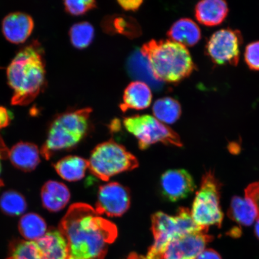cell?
Listing matches in <instances>:
<instances>
[{"label":"cell","instance_id":"e575fe53","mask_svg":"<svg viewBox=\"0 0 259 259\" xmlns=\"http://www.w3.org/2000/svg\"><path fill=\"white\" fill-rule=\"evenodd\" d=\"M254 234L259 240V219L257 220L254 227Z\"/></svg>","mask_w":259,"mask_h":259},{"label":"cell","instance_id":"484cf974","mask_svg":"<svg viewBox=\"0 0 259 259\" xmlns=\"http://www.w3.org/2000/svg\"><path fill=\"white\" fill-rule=\"evenodd\" d=\"M128 69L129 72L135 77L150 82L152 85L159 86V81L154 78L147 60L141 53L132 55L128 61Z\"/></svg>","mask_w":259,"mask_h":259},{"label":"cell","instance_id":"6da1fadb","mask_svg":"<svg viewBox=\"0 0 259 259\" xmlns=\"http://www.w3.org/2000/svg\"><path fill=\"white\" fill-rule=\"evenodd\" d=\"M58 229L67 242L68 259H105L118 235L115 225L83 203L70 206Z\"/></svg>","mask_w":259,"mask_h":259},{"label":"cell","instance_id":"d6a6232c","mask_svg":"<svg viewBox=\"0 0 259 259\" xmlns=\"http://www.w3.org/2000/svg\"><path fill=\"white\" fill-rule=\"evenodd\" d=\"M9 151L8 148L6 147V145L3 142L2 138L0 137V187H2L4 185L3 184V181L1 179V173H2V165L1 160L2 158H5L9 157Z\"/></svg>","mask_w":259,"mask_h":259},{"label":"cell","instance_id":"44dd1931","mask_svg":"<svg viewBox=\"0 0 259 259\" xmlns=\"http://www.w3.org/2000/svg\"><path fill=\"white\" fill-rule=\"evenodd\" d=\"M19 231L27 241L38 240L47 232L45 220L37 213H28L22 217L19 222Z\"/></svg>","mask_w":259,"mask_h":259},{"label":"cell","instance_id":"d4e9b609","mask_svg":"<svg viewBox=\"0 0 259 259\" xmlns=\"http://www.w3.org/2000/svg\"><path fill=\"white\" fill-rule=\"evenodd\" d=\"M27 208L25 197L16 191H6L0 197V209L6 215L12 217L21 215Z\"/></svg>","mask_w":259,"mask_h":259},{"label":"cell","instance_id":"4316f807","mask_svg":"<svg viewBox=\"0 0 259 259\" xmlns=\"http://www.w3.org/2000/svg\"><path fill=\"white\" fill-rule=\"evenodd\" d=\"M69 35L73 47L82 50L92 44L95 36V30L89 22H79L70 28Z\"/></svg>","mask_w":259,"mask_h":259},{"label":"cell","instance_id":"7a4b0ae2","mask_svg":"<svg viewBox=\"0 0 259 259\" xmlns=\"http://www.w3.org/2000/svg\"><path fill=\"white\" fill-rule=\"evenodd\" d=\"M7 76L14 90L12 105L26 106L34 101L46 83L44 51L39 42L32 41L19 51L8 68Z\"/></svg>","mask_w":259,"mask_h":259},{"label":"cell","instance_id":"30bf717a","mask_svg":"<svg viewBox=\"0 0 259 259\" xmlns=\"http://www.w3.org/2000/svg\"><path fill=\"white\" fill-rule=\"evenodd\" d=\"M131 206V194L127 188L116 182L100 186L97 194L96 211L109 218L121 217Z\"/></svg>","mask_w":259,"mask_h":259},{"label":"cell","instance_id":"7402d4cb","mask_svg":"<svg viewBox=\"0 0 259 259\" xmlns=\"http://www.w3.org/2000/svg\"><path fill=\"white\" fill-rule=\"evenodd\" d=\"M153 112L154 117L158 121L171 124L180 119L182 109L177 100L171 97H164L155 101Z\"/></svg>","mask_w":259,"mask_h":259},{"label":"cell","instance_id":"cb8c5ba5","mask_svg":"<svg viewBox=\"0 0 259 259\" xmlns=\"http://www.w3.org/2000/svg\"><path fill=\"white\" fill-rule=\"evenodd\" d=\"M12 259H50L36 241H15L11 244Z\"/></svg>","mask_w":259,"mask_h":259},{"label":"cell","instance_id":"52a82bcc","mask_svg":"<svg viewBox=\"0 0 259 259\" xmlns=\"http://www.w3.org/2000/svg\"><path fill=\"white\" fill-rule=\"evenodd\" d=\"M221 183L211 170L203 175L200 189L197 191L192 206L194 221L204 228L210 226H222L224 215L220 205Z\"/></svg>","mask_w":259,"mask_h":259},{"label":"cell","instance_id":"83f0119b","mask_svg":"<svg viewBox=\"0 0 259 259\" xmlns=\"http://www.w3.org/2000/svg\"><path fill=\"white\" fill-rule=\"evenodd\" d=\"M64 5L67 12L74 16L85 14L97 7V3L93 0H67L64 2Z\"/></svg>","mask_w":259,"mask_h":259},{"label":"cell","instance_id":"836d02e7","mask_svg":"<svg viewBox=\"0 0 259 259\" xmlns=\"http://www.w3.org/2000/svg\"><path fill=\"white\" fill-rule=\"evenodd\" d=\"M127 259H145V257L144 256V255L133 253L130 254Z\"/></svg>","mask_w":259,"mask_h":259},{"label":"cell","instance_id":"8fae6325","mask_svg":"<svg viewBox=\"0 0 259 259\" xmlns=\"http://www.w3.org/2000/svg\"><path fill=\"white\" fill-rule=\"evenodd\" d=\"M212 239L207 232L180 236L169 243L163 259H196Z\"/></svg>","mask_w":259,"mask_h":259},{"label":"cell","instance_id":"277c9868","mask_svg":"<svg viewBox=\"0 0 259 259\" xmlns=\"http://www.w3.org/2000/svg\"><path fill=\"white\" fill-rule=\"evenodd\" d=\"M92 109L85 108L58 115L49 128L40 154L49 160L57 152L69 150L78 144L88 131Z\"/></svg>","mask_w":259,"mask_h":259},{"label":"cell","instance_id":"1f68e13d","mask_svg":"<svg viewBox=\"0 0 259 259\" xmlns=\"http://www.w3.org/2000/svg\"><path fill=\"white\" fill-rule=\"evenodd\" d=\"M196 259H222L219 252L213 249H205Z\"/></svg>","mask_w":259,"mask_h":259},{"label":"cell","instance_id":"d6986e66","mask_svg":"<svg viewBox=\"0 0 259 259\" xmlns=\"http://www.w3.org/2000/svg\"><path fill=\"white\" fill-rule=\"evenodd\" d=\"M170 40L192 47L196 45L201 38V31L198 25L192 19L183 18L171 26L167 32Z\"/></svg>","mask_w":259,"mask_h":259},{"label":"cell","instance_id":"2e32d148","mask_svg":"<svg viewBox=\"0 0 259 259\" xmlns=\"http://www.w3.org/2000/svg\"><path fill=\"white\" fill-rule=\"evenodd\" d=\"M41 202L49 211L59 212L66 206L70 199L69 189L63 183L49 181L41 190Z\"/></svg>","mask_w":259,"mask_h":259},{"label":"cell","instance_id":"4dcf8cb0","mask_svg":"<svg viewBox=\"0 0 259 259\" xmlns=\"http://www.w3.org/2000/svg\"><path fill=\"white\" fill-rule=\"evenodd\" d=\"M11 121L10 112L4 107H0V129L7 127Z\"/></svg>","mask_w":259,"mask_h":259},{"label":"cell","instance_id":"f546056e","mask_svg":"<svg viewBox=\"0 0 259 259\" xmlns=\"http://www.w3.org/2000/svg\"><path fill=\"white\" fill-rule=\"evenodd\" d=\"M118 4L126 11H136L140 8L143 3L141 0H131V1H118Z\"/></svg>","mask_w":259,"mask_h":259},{"label":"cell","instance_id":"9c48e42d","mask_svg":"<svg viewBox=\"0 0 259 259\" xmlns=\"http://www.w3.org/2000/svg\"><path fill=\"white\" fill-rule=\"evenodd\" d=\"M240 31L223 28L216 31L207 41L205 50L207 56L219 66H237L240 57L242 44Z\"/></svg>","mask_w":259,"mask_h":259},{"label":"cell","instance_id":"e0dca14e","mask_svg":"<svg viewBox=\"0 0 259 259\" xmlns=\"http://www.w3.org/2000/svg\"><path fill=\"white\" fill-rule=\"evenodd\" d=\"M151 101L150 87L142 81H135L130 83L125 89L120 109L123 112L129 109H145L150 106Z\"/></svg>","mask_w":259,"mask_h":259},{"label":"cell","instance_id":"d590c367","mask_svg":"<svg viewBox=\"0 0 259 259\" xmlns=\"http://www.w3.org/2000/svg\"><path fill=\"white\" fill-rule=\"evenodd\" d=\"M8 259H12L11 257H10Z\"/></svg>","mask_w":259,"mask_h":259},{"label":"cell","instance_id":"8992f818","mask_svg":"<svg viewBox=\"0 0 259 259\" xmlns=\"http://www.w3.org/2000/svg\"><path fill=\"white\" fill-rule=\"evenodd\" d=\"M89 169L94 176L108 181L116 175L131 171L139 166L135 155L115 141L110 140L97 146L92 151Z\"/></svg>","mask_w":259,"mask_h":259},{"label":"cell","instance_id":"7c38bea8","mask_svg":"<svg viewBox=\"0 0 259 259\" xmlns=\"http://www.w3.org/2000/svg\"><path fill=\"white\" fill-rule=\"evenodd\" d=\"M160 187L162 195L171 202L186 198L196 189L193 177L184 169L165 171L160 178Z\"/></svg>","mask_w":259,"mask_h":259},{"label":"cell","instance_id":"ba28073f","mask_svg":"<svg viewBox=\"0 0 259 259\" xmlns=\"http://www.w3.org/2000/svg\"><path fill=\"white\" fill-rule=\"evenodd\" d=\"M123 122L127 131L138 139L141 150H147L157 142L178 147L183 146L179 135L154 116L135 115L124 118Z\"/></svg>","mask_w":259,"mask_h":259},{"label":"cell","instance_id":"5bb4252c","mask_svg":"<svg viewBox=\"0 0 259 259\" xmlns=\"http://www.w3.org/2000/svg\"><path fill=\"white\" fill-rule=\"evenodd\" d=\"M228 3L223 0H203L196 5L194 15L206 27H215L225 21L228 15Z\"/></svg>","mask_w":259,"mask_h":259},{"label":"cell","instance_id":"ac0fdd59","mask_svg":"<svg viewBox=\"0 0 259 259\" xmlns=\"http://www.w3.org/2000/svg\"><path fill=\"white\" fill-rule=\"evenodd\" d=\"M40 151L36 145L29 142H19L9 151V157L14 166L24 171H30L40 163Z\"/></svg>","mask_w":259,"mask_h":259},{"label":"cell","instance_id":"603a6c76","mask_svg":"<svg viewBox=\"0 0 259 259\" xmlns=\"http://www.w3.org/2000/svg\"><path fill=\"white\" fill-rule=\"evenodd\" d=\"M105 31L110 33L123 34L136 37L141 34V28L134 18L124 16H113L105 19L103 24Z\"/></svg>","mask_w":259,"mask_h":259},{"label":"cell","instance_id":"9a60e30c","mask_svg":"<svg viewBox=\"0 0 259 259\" xmlns=\"http://www.w3.org/2000/svg\"><path fill=\"white\" fill-rule=\"evenodd\" d=\"M235 205L238 214L249 226L259 219V181L250 184L245 190L244 197L236 196Z\"/></svg>","mask_w":259,"mask_h":259},{"label":"cell","instance_id":"3957f363","mask_svg":"<svg viewBox=\"0 0 259 259\" xmlns=\"http://www.w3.org/2000/svg\"><path fill=\"white\" fill-rule=\"evenodd\" d=\"M141 53L154 78L159 82H180L190 76L196 68L187 48L170 40L148 41L142 46Z\"/></svg>","mask_w":259,"mask_h":259},{"label":"cell","instance_id":"4fadbf2b","mask_svg":"<svg viewBox=\"0 0 259 259\" xmlns=\"http://www.w3.org/2000/svg\"><path fill=\"white\" fill-rule=\"evenodd\" d=\"M33 19L22 12H14L3 19L2 31L6 39L12 44L24 43L34 29Z\"/></svg>","mask_w":259,"mask_h":259},{"label":"cell","instance_id":"f1b7e54d","mask_svg":"<svg viewBox=\"0 0 259 259\" xmlns=\"http://www.w3.org/2000/svg\"><path fill=\"white\" fill-rule=\"evenodd\" d=\"M244 58L250 69L259 71V41L251 42L246 47Z\"/></svg>","mask_w":259,"mask_h":259},{"label":"cell","instance_id":"5b68a950","mask_svg":"<svg viewBox=\"0 0 259 259\" xmlns=\"http://www.w3.org/2000/svg\"><path fill=\"white\" fill-rule=\"evenodd\" d=\"M151 231L154 243L145 259H163L167 246L173 239L192 233L208 232V228L197 225L190 210L183 207L175 216L160 211L155 213L151 218Z\"/></svg>","mask_w":259,"mask_h":259},{"label":"cell","instance_id":"ffe728a7","mask_svg":"<svg viewBox=\"0 0 259 259\" xmlns=\"http://www.w3.org/2000/svg\"><path fill=\"white\" fill-rule=\"evenodd\" d=\"M54 167L63 180L69 182H76L85 177L86 170L89 168V162L82 157L70 155L57 161Z\"/></svg>","mask_w":259,"mask_h":259}]
</instances>
